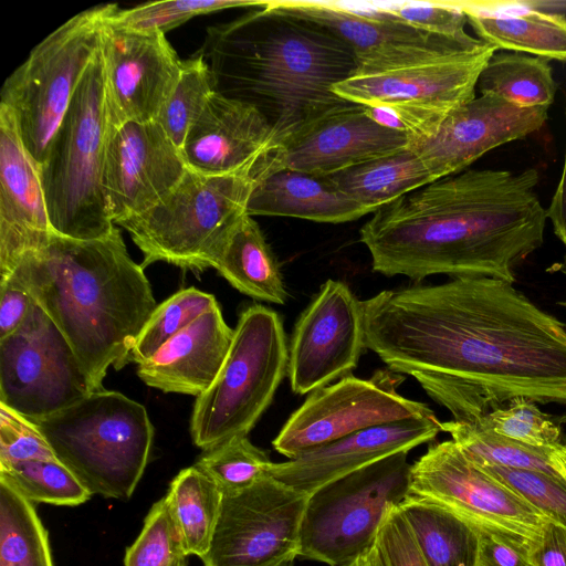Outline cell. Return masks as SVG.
I'll use <instances>...</instances> for the list:
<instances>
[{"mask_svg":"<svg viewBox=\"0 0 566 566\" xmlns=\"http://www.w3.org/2000/svg\"><path fill=\"white\" fill-rule=\"evenodd\" d=\"M407 454H391L310 494L300 556L339 566L375 545L388 511L410 495Z\"/></svg>","mask_w":566,"mask_h":566,"instance_id":"30bf717a","label":"cell"},{"mask_svg":"<svg viewBox=\"0 0 566 566\" xmlns=\"http://www.w3.org/2000/svg\"><path fill=\"white\" fill-rule=\"evenodd\" d=\"M247 212L252 217H293L327 223L353 221L369 213L327 176L290 168L273 171L253 185Z\"/></svg>","mask_w":566,"mask_h":566,"instance_id":"484cf974","label":"cell"},{"mask_svg":"<svg viewBox=\"0 0 566 566\" xmlns=\"http://www.w3.org/2000/svg\"><path fill=\"white\" fill-rule=\"evenodd\" d=\"M546 211L555 235L566 244V154L560 180Z\"/></svg>","mask_w":566,"mask_h":566,"instance_id":"681fc988","label":"cell"},{"mask_svg":"<svg viewBox=\"0 0 566 566\" xmlns=\"http://www.w3.org/2000/svg\"><path fill=\"white\" fill-rule=\"evenodd\" d=\"M497 51L484 43L401 66L357 71L333 86L340 98L391 109L405 126L409 143L430 137L455 108L475 97L478 78Z\"/></svg>","mask_w":566,"mask_h":566,"instance_id":"8fae6325","label":"cell"},{"mask_svg":"<svg viewBox=\"0 0 566 566\" xmlns=\"http://www.w3.org/2000/svg\"><path fill=\"white\" fill-rule=\"evenodd\" d=\"M549 522L566 528V480L541 471L480 467Z\"/></svg>","mask_w":566,"mask_h":566,"instance_id":"b9f144b4","label":"cell"},{"mask_svg":"<svg viewBox=\"0 0 566 566\" xmlns=\"http://www.w3.org/2000/svg\"><path fill=\"white\" fill-rule=\"evenodd\" d=\"M308 496L272 475L224 493L203 566H272L295 559Z\"/></svg>","mask_w":566,"mask_h":566,"instance_id":"5bb4252c","label":"cell"},{"mask_svg":"<svg viewBox=\"0 0 566 566\" xmlns=\"http://www.w3.org/2000/svg\"><path fill=\"white\" fill-rule=\"evenodd\" d=\"M56 459L31 420L0 403V465Z\"/></svg>","mask_w":566,"mask_h":566,"instance_id":"ee69618b","label":"cell"},{"mask_svg":"<svg viewBox=\"0 0 566 566\" xmlns=\"http://www.w3.org/2000/svg\"><path fill=\"white\" fill-rule=\"evenodd\" d=\"M476 423L532 447L555 448L562 444L566 415L545 413L537 403L518 398L484 416Z\"/></svg>","mask_w":566,"mask_h":566,"instance_id":"ab89813d","label":"cell"},{"mask_svg":"<svg viewBox=\"0 0 566 566\" xmlns=\"http://www.w3.org/2000/svg\"><path fill=\"white\" fill-rule=\"evenodd\" d=\"M117 9L109 3L75 14L33 48L4 81L0 104L12 113L23 145L39 166L99 50L102 28Z\"/></svg>","mask_w":566,"mask_h":566,"instance_id":"9c48e42d","label":"cell"},{"mask_svg":"<svg viewBox=\"0 0 566 566\" xmlns=\"http://www.w3.org/2000/svg\"><path fill=\"white\" fill-rule=\"evenodd\" d=\"M53 232L39 165L25 149L12 113L0 104V281Z\"/></svg>","mask_w":566,"mask_h":566,"instance_id":"cb8c5ba5","label":"cell"},{"mask_svg":"<svg viewBox=\"0 0 566 566\" xmlns=\"http://www.w3.org/2000/svg\"><path fill=\"white\" fill-rule=\"evenodd\" d=\"M9 277L54 322L95 391L103 389L111 366L128 365L157 306L144 268L129 256L117 228L95 240L53 232L45 244L20 259Z\"/></svg>","mask_w":566,"mask_h":566,"instance_id":"277c9868","label":"cell"},{"mask_svg":"<svg viewBox=\"0 0 566 566\" xmlns=\"http://www.w3.org/2000/svg\"><path fill=\"white\" fill-rule=\"evenodd\" d=\"M174 566H187L186 558H182L174 564Z\"/></svg>","mask_w":566,"mask_h":566,"instance_id":"11a10c76","label":"cell"},{"mask_svg":"<svg viewBox=\"0 0 566 566\" xmlns=\"http://www.w3.org/2000/svg\"><path fill=\"white\" fill-rule=\"evenodd\" d=\"M214 92L211 72L201 55L182 61L178 78L156 118L179 149Z\"/></svg>","mask_w":566,"mask_h":566,"instance_id":"d590c367","label":"cell"},{"mask_svg":"<svg viewBox=\"0 0 566 566\" xmlns=\"http://www.w3.org/2000/svg\"><path fill=\"white\" fill-rule=\"evenodd\" d=\"M214 91L258 109L282 143L347 101L333 86L356 73L350 48L325 27L271 1L207 29L198 51Z\"/></svg>","mask_w":566,"mask_h":566,"instance_id":"3957f363","label":"cell"},{"mask_svg":"<svg viewBox=\"0 0 566 566\" xmlns=\"http://www.w3.org/2000/svg\"><path fill=\"white\" fill-rule=\"evenodd\" d=\"M186 556L203 558L217 527L223 493L196 464L181 470L164 496Z\"/></svg>","mask_w":566,"mask_h":566,"instance_id":"4dcf8cb0","label":"cell"},{"mask_svg":"<svg viewBox=\"0 0 566 566\" xmlns=\"http://www.w3.org/2000/svg\"><path fill=\"white\" fill-rule=\"evenodd\" d=\"M0 566H54L34 504L0 480Z\"/></svg>","mask_w":566,"mask_h":566,"instance_id":"836d02e7","label":"cell"},{"mask_svg":"<svg viewBox=\"0 0 566 566\" xmlns=\"http://www.w3.org/2000/svg\"><path fill=\"white\" fill-rule=\"evenodd\" d=\"M538 181L531 168L470 169L401 196L360 228L373 270L416 281L446 274L514 284L515 266L544 242Z\"/></svg>","mask_w":566,"mask_h":566,"instance_id":"7a4b0ae2","label":"cell"},{"mask_svg":"<svg viewBox=\"0 0 566 566\" xmlns=\"http://www.w3.org/2000/svg\"><path fill=\"white\" fill-rule=\"evenodd\" d=\"M339 566H387L376 543L353 559Z\"/></svg>","mask_w":566,"mask_h":566,"instance_id":"f907efd6","label":"cell"},{"mask_svg":"<svg viewBox=\"0 0 566 566\" xmlns=\"http://www.w3.org/2000/svg\"><path fill=\"white\" fill-rule=\"evenodd\" d=\"M441 430L449 433L464 455L478 467L534 470L562 476L552 461L553 448L532 447L476 422L446 421L441 422Z\"/></svg>","mask_w":566,"mask_h":566,"instance_id":"d6a6232c","label":"cell"},{"mask_svg":"<svg viewBox=\"0 0 566 566\" xmlns=\"http://www.w3.org/2000/svg\"><path fill=\"white\" fill-rule=\"evenodd\" d=\"M108 128L98 50L39 166L50 224L60 235L95 240L116 228L102 184Z\"/></svg>","mask_w":566,"mask_h":566,"instance_id":"5b68a950","label":"cell"},{"mask_svg":"<svg viewBox=\"0 0 566 566\" xmlns=\"http://www.w3.org/2000/svg\"><path fill=\"white\" fill-rule=\"evenodd\" d=\"M213 268L234 289L252 298L281 305L287 300L277 259L249 213L233 227Z\"/></svg>","mask_w":566,"mask_h":566,"instance_id":"4316f807","label":"cell"},{"mask_svg":"<svg viewBox=\"0 0 566 566\" xmlns=\"http://www.w3.org/2000/svg\"><path fill=\"white\" fill-rule=\"evenodd\" d=\"M259 0H167L145 2L117 9L107 21L116 27L138 31H167L200 14L234 8H256Z\"/></svg>","mask_w":566,"mask_h":566,"instance_id":"f35d334b","label":"cell"},{"mask_svg":"<svg viewBox=\"0 0 566 566\" xmlns=\"http://www.w3.org/2000/svg\"><path fill=\"white\" fill-rule=\"evenodd\" d=\"M554 270L566 276V254L563 260L554 266Z\"/></svg>","mask_w":566,"mask_h":566,"instance_id":"f5cc1de1","label":"cell"},{"mask_svg":"<svg viewBox=\"0 0 566 566\" xmlns=\"http://www.w3.org/2000/svg\"><path fill=\"white\" fill-rule=\"evenodd\" d=\"M564 304H565V306H566V302H565Z\"/></svg>","mask_w":566,"mask_h":566,"instance_id":"9f6ffc18","label":"cell"},{"mask_svg":"<svg viewBox=\"0 0 566 566\" xmlns=\"http://www.w3.org/2000/svg\"><path fill=\"white\" fill-rule=\"evenodd\" d=\"M410 495L428 499L474 526L537 539L549 522L515 492L472 463L453 440L429 447L411 465Z\"/></svg>","mask_w":566,"mask_h":566,"instance_id":"9a60e30c","label":"cell"},{"mask_svg":"<svg viewBox=\"0 0 566 566\" xmlns=\"http://www.w3.org/2000/svg\"><path fill=\"white\" fill-rule=\"evenodd\" d=\"M366 348L364 301L342 281H325L295 323L287 376L297 395L349 376Z\"/></svg>","mask_w":566,"mask_h":566,"instance_id":"2e32d148","label":"cell"},{"mask_svg":"<svg viewBox=\"0 0 566 566\" xmlns=\"http://www.w3.org/2000/svg\"><path fill=\"white\" fill-rule=\"evenodd\" d=\"M254 181L243 175L187 169L154 207L122 222L144 255L142 266L166 262L185 271L213 268L230 232L247 212Z\"/></svg>","mask_w":566,"mask_h":566,"instance_id":"ba28073f","label":"cell"},{"mask_svg":"<svg viewBox=\"0 0 566 566\" xmlns=\"http://www.w3.org/2000/svg\"><path fill=\"white\" fill-rule=\"evenodd\" d=\"M366 348L412 376L455 421L514 399L566 406V324L514 284L452 279L364 301Z\"/></svg>","mask_w":566,"mask_h":566,"instance_id":"6da1fadb","label":"cell"},{"mask_svg":"<svg viewBox=\"0 0 566 566\" xmlns=\"http://www.w3.org/2000/svg\"><path fill=\"white\" fill-rule=\"evenodd\" d=\"M436 416L410 418L356 431L274 463L270 474L305 494L378 460L432 441L441 432Z\"/></svg>","mask_w":566,"mask_h":566,"instance_id":"603a6c76","label":"cell"},{"mask_svg":"<svg viewBox=\"0 0 566 566\" xmlns=\"http://www.w3.org/2000/svg\"><path fill=\"white\" fill-rule=\"evenodd\" d=\"M327 177L369 213L436 181L422 159L409 147Z\"/></svg>","mask_w":566,"mask_h":566,"instance_id":"f1b7e54d","label":"cell"},{"mask_svg":"<svg viewBox=\"0 0 566 566\" xmlns=\"http://www.w3.org/2000/svg\"><path fill=\"white\" fill-rule=\"evenodd\" d=\"M409 146V137L380 126L363 105L345 102L283 140L282 168L329 176Z\"/></svg>","mask_w":566,"mask_h":566,"instance_id":"7402d4cb","label":"cell"},{"mask_svg":"<svg viewBox=\"0 0 566 566\" xmlns=\"http://www.w3.org/2000/svg\"><path fill=\"white\" fill-rule=\"evenodd\" d=\"M179 531L165 497L149 510L142 532L126 549L125 566H174L186 558Z\"/></svg>","mask_w":566,"mask_h":566,"instance_id":"60d3db41","label":"cell"},{"mask_svg":"<svg viewBox=\"0 0 566 566\" xmlns=\"http://www.w3.org/2000/svg\"><path fill=\"white\" fill-rule=\"evenodd\" d=\"M547 107H524L486 93L452 111L428 138L409 143L436 180L452 176L488 151L538 130Z\"/></svg>","mask_w":566,"mask_h":566,"instance_id":"44dd1931","label":"cell"},{"mask_svg":"<svg viewBox=\"0 0 566 566\" xmlns=\"http://www.w3.org/2000/svg\"><path fill=\"white\" fill-rule=\"evenodd\" d=\"M272 566H294V558L284 559L282 562H279Z\"/></svg>","mask_w":566,"mask_h":566,"instance_id":"db71d44e","label":"cell"},{"mask_svg":"<svg viewBox=\"0 0 566 566\" xmlns=\"http://www.w3.org/2000/svg\"><path fill=\"white\" fill-rule=\"evenodd\" d=\"M566 446V443H564Z\"/></svg>","mask_w":566,"mask_h":566,"instance_id":"6f0895ef","label":"cell"},{"mask_svg":"<svg viewBox=\"0 0 566 566\" xmlns=\"http://www.w3.org/2000/svg\"><path fill=\"white\" fill-rule=\"evenodd\" d=\"M0 480L31 503L75 506L92 494L57 459L32 460L0 465Z\"/></svg>","mask_w":566,"mask_h":566,"instance_id":"e575fe53","label":"cell"},{"mask_svg":"<svg viewBox=\"0 0 566 566\" xmlns=\"http://www.w3.org/2000/svg\"><path fill=\"white\" fill-rule=\"evenodd\" d=\"M479 534L478 566H533L536 539L501 530L475 526Z\"/></svg>","mask_w":566,"mask_h":566,"instance_id":"f6af8a7d","label":"cell"},{"mask_svg":"<svg viewBox=\"0 0 566 566\" xmlns=\"http://www.w3.org/2000/svg\"><path fill=\"white\" fill-rule=\"evenodd\" d=\"M398 507L428 566H478L479 534L473 524L417 495Z\"/></svg>","mask_w":566,"mask_h":566,"instance_id":"83f0119b","label":"cell"},{"mask_svg":"<svg viewBox=\"0 0 566 566\" xmlns=\"http://www.w3.org/2000/svg\"><path fill=\"white\" fill-rule=\"evenodd\" d=\"M533 566H566V528L547 522L532 548Z\"/></svg>","mask_w":566,"mask_h":566,"instance_id":"c3c4849f","label":"cell"},{"mask_svg":"<svg viewBox=\"0 0 566 566\" xmlns=\"http://www.w3.org/2000/svg\"><path fill=\"white\" fill-rule=\"evenodd\" d=\"M376 545L387 566H428L399 507L386 514Z\"/></svg>","mask_w":566,"mask_h":566,"instance_id":"bcb514c9","label":"cell"},{"mask_svg":"<svg viewBox=\"0 0 566 566\" xmlns=\"http://www.w3.org/2000/svg\"><path fill=\"white\" fill-rule=\"evenodd\" d=\"M382 10L418 29L443 35L468 45H480L482 40L469 35L464 25L468 18L461 7L426 2H376Z\"/></svg>","mask_w":566,"mask_h":566,"instance_id":"7bdbcfd3","label":"cell"},{"mask_svg":"<svg viewBox=\"0 0 566 566\" xmlns=\"http://www.w3.org/2000/svg\"><path fill=\"white\" fill-rule=\"evenodd\" d=\"M180 150L187 168L202 175H243L255 184L282 168L283 143L263 115L217 92Z\"/></svg>","mask_w":566,"mask_h":566,"instance_id":"d6986e66","label":"cell"},{"mask_svg":"<svg viewBox=\"0 0 566 566\" xmlns=\"http://www.w3.org/2000/svg\"><path fill=\"white\" fill-rule=\"evenodd\" d=\"M94 391L67 339L33 301L23 324L0 339V403L35 420Z\"/></svg>","mask_w":566,"mask_h":566,"instance_id":"7c38bea8","label":"cell"},{"mask_svg":"<svg viewBox=\"0 0 566 566\" xmlns=\"http://www.w3.org/2000/svg\"><path fill=\"white\" fill-rule=\"evenodd\" d=\"M475 33L497 50H513L566 62V18L541 11L485 13L461 7Z\"/></svg>","mask_w":566,"mask_h":566,"instance_id":"f546056e","label":"cell"},{"mask_svg":"<svg viewBox=\"0 0 566 566\" xmlns=\"http://www.w3.org/2000/svg\"><path fill=\"white\" fill-rule=\"evenodd\" d=\"M92 494L126 501L149 460L154 428L139 402L101 389L51 416L31 420Z\"/></svg>","mask_w":566,"mask_h":566,"instance_id":"8992f818","label":"cell"},{"mask_svg":"<svg viewBox=\"0 0 566 566\" xmlns=\"http://www.w3.org/2000/svg\"><path fill=\"white\" fill-rule=\"evenodd\" d=\"M107 19L101 31L99 52L108 126L156 120L182 60L165 33L116 27Z\"/></svg>","mask_w":566,"mask_h":566,"instance_id":"ac0fdd59","label":"cell"},{"mask_svg":"<svg viewBox=\"0 0 566 566\" xmlns=\"http://www.w3.org/2000/svg\"><path fill=\"white\" fill-rule=\"evenodd\" d=\"M33 301L28 291L13 279L0 281V339L23 324Z\"/></svg>","mask_w":566,"mask_h":566,"instance_id":"7dc6e473","label":"cell"},{"mask_svg":"<svg viewBox=\"0 0 566 566\" xmlns=\"http://www.w3.org/2000/svg\"><path fill=\"white\" fill-rule=\"evenodd\" d=\"M476 88L524 107H549L557 85L547 60L515 53H494L478 78Z\"/></svg>","mask_w":566,"mask_h":566,"instance_id":"1f68e13d","label":"cell"},{"mask_svg":"<svg viewBox=\"0 0 566 566\" xmlns=\"http://www.w3.org/2000/svg\"><path fill=\"white\" fill-rule=\"evenodd\" d=\"M552 461L558 473L566 480V446L564 443L553 448Z\"/></svg>","mask_w":566,"mask_h":566,"instance_id":"816d5d0a","label":"cell"},{"mask_svg":"<svg viewBox=\"0 0 566 566\" xmlns=\"http://www.w3.org/2000/svg\"><path fill=\"white\" fill-rule=\"evenodd\" d=\"M187 169L181 150L156 120L109 127L102 184L113 223L154 207Z\"/></svg>","mask_w":566,"mask_h":566,"instance_id":"ffe728a7","label":"cell"},{"mask_svg":"<svg viewBox=\"0 0 566 566\" xmlns=\"http://www.w3.org/2000/svg\"><path fill=\"white\" fill-rule=\"evenodd\" d=\"M271 3L336 34L350 48L357 71H378L422 62L485 43L468 45L418 29L382 10L376 2L287 0Z\"/></svg>","mask_w":566,"mask_h":566,"instance_id":"e0dca14e","label":"cell"},{"mask_svg":"<svg viewBox=\"0 0 566 566\" xmlns=\"http://www.w3.org/2000/svg\"><path fill=\"white\" fill-rule=\"evenodd\" d=\"M402 380L390 369L378 370L370 379L349 375L312 391L273 440L274 449L293 459L366 428L436 416L427 405L397 392Z\"/></svg>","mask_w":566,"mask_h":566,"instance_id":"4fadbf2b","label":"cell"},{"mask_svg":"<svg viewBox=\"0 0 566 566\" xmlns=\"http://www.w3.org/2000/svg\"><path fill=\"white\" fill-rule=\"evenodd\" d=\"M289 346L280 315L264 305L243 310L226 360L196 399L193 443L203 451L248 437L287 375Z\"/></svg>","mask_w":566,"mask_h":566,"instance_id":"52a82bcc","label":"cell"},{"mask_svg":"<svg viewBox=\"0 0 566 566\" xmlns=\"http://www.w3.org/2000/svg\"><path fill=\"white\" fill-rule=\"evenodd\" d=\"M272 464L268 454L248 437H237L206 450L196 462L223 494L248 489L271 475Z\"/></svg>","mask_w":566,"mask_h":566,"instance_id":"74e56055","label":"cell"},{"mask_svg":"<svg viewBox=\"0 0 566 566\" xmlns=\"http://www.w3.org/2000/svg\"><path fill=\"white\" fill-rule=\"evenodd\" d=\"M232 338L218 304L139 363L137 375L149 387L198 397L219 374Z\"/></svg>","mask_w":566,"mask_h":566,"instance_id":"d4e9b609","label":"cell"},{"mask_svg":"<svg viewBox=\"0 0 566 566\" xmlns=\"http://www.w3.org/2000/svg\"><path fill=\"white\" fill-rule=\"evenodd\" d=\"M218 305L212 294L182 289L157 305L140 331L128 357L137 365L153 356L166 342Z\"/></svg>","mask_w":566,"mask_h":566,"instance_id":"8d00e7d4","label":"cell"}]
</instances>
